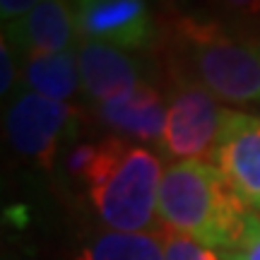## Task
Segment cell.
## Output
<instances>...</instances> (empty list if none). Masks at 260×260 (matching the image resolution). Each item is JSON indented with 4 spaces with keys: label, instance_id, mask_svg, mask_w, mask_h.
Masks as SVG:
<instances>
[{
    "label": "cell",
    "instance_id": "8",
    "mask_svg": "<svg viewBox=\"0 0 260 260\" xmlns=\"http://www.w3.org/2000/svg\"><path fill=\"white\" fill-rule=\"evenodd\" d=\"M3 37L19 53H60L80 44L73 0H41L29 15L3 24Z\"/></svg>",
    "mask_w": 260,
    "mask_h": 260
},
{
    "label": "cell",
    "instance_id": "16",
    "mask_svg": "<svg viewBox=\"0 0 260 260\" xmlns=\"http://www.w3.org/2000/svg\"><path fill=\"white\" fill-rule=\"evenodd\" d=\"M222 260H260V214L251 217V224L243 234V239L234 251H224Z\"/></svg>",
    "mask_w": 260,
    "mask_h": 260
},
{
    "label": "cell",
    "instance_id": "15",
    "mask_svg": "<svg viewBox=\"0 0 260 260\" xmlns=\"http://www.w3.org/2000/svg\"><path fill=\"white\" fill-rule=\"evenodd\" d=\"M17 53L19 51L10 44L8 39H0V68H3V73H0V94L3 96L17 92L15 89L17 87V75H22L17 65Z\"/></svg>",
    "mask_w": 260,
    "mask_h": 260
},
{
    "label": "cell",
    "instance_id": "3",
    "mask_svg": "<svg viewBox=\"0 0 260 260\" xmlns=\"http://www.w3.org/2000/svg\"><path fill=\"white\" fill-rule=\"evenodd\" d=\"M161 159L140 142L106 138L84 183L96 210L109 229L147 232L157 219Z\"/></svg>",
    "mask_w": 260,
    "mask_h": 260
},
{
    "label": "cell",
    "instance_id": "2",
    "mask_svg": "<svg viewBox=\"0 0 260 260\" xmlns=\"http://www.w3.org/2000/svg\"><path fill=\"white\" fill-rule=\"evenodd\" d=\"M157 214L164 229L183 234L207 248L234 251L255 214L212 161H171L159 183Z\"/></svg>",
    "mask_w": 260,
    "mask_h": 260
},
{
    "label": "cell",
    "instance_id": "13",
    "mask_svg": "<svg viewBox=\"0 0 260 260\" xmlns=\"http://www.w3.org/2000/svg\"><path fill=\"white\" fill-rule=\"evenodd\" d=\"M212 10V17L229 27L251 31L253 27L260 29V0H207Z\"/></svg>",
    "mask_w": 260,
    "mask_h": 260
},
{
    "label": "cell",
    "instance_id": "9",
    "mask_svg": "<svg viewBox=\"0 0 260 260\" xmlns=\"http://www.w3.org/2000/svg\"><path fill=\"white\" fill-rule=\"evenodd\" d=\"M80 82L92 104H102L142 84V65L130 51L104 41L77 44Z\"/></svg>",
    "mask_w": 260,
    "mask_h": 260
},
{
    "label": "cell",
    "instance_id": "4",
    "mask_svg": "<svg viewBox=\"0 0 260 260\" xmlns=\"http://www.w3.org/2000/svg\"><path fill=\"white\" fill-rule=\"evenodd\" d=\"M77 125V109L31 89H19L5 113V133L12 149L44 171L56 167L60 142Z\"/></svg>",
    "mask_w": 260,
    "mask_h": 260
},
{
    "label": "cell",
    "instance_id": "7",
    "mask_svg": "<svg viewBox=\"0 0 260 260\" xmlns=\"http://www.w3.org/2000/svg\"><path fill=\"white\" fill-rule=\"evenodd\" d=\"M212 164L243 203L260 210V118L226 109L217 135Z\"/></svg>",
    "mask_w": 260,
    "mask_h": 260
},
{
    "label": "cell",
    "instance_id": "18",
    "mask_svg": "<svg viewBox=\"0 0 260 260\" xmlns=\"http://www.w3.org/2000/svg\"><path fill=\"white\" fill-rule=\"evenodd\" d=\"M41 0H0V17H3V24H10V22H17L24 15H29L31 10L37 8Z\"/></svg>",
    "mask_w": 260,
    "mask_h": 260
},
{
    "label": "cell",
    "instance_id": "5",
    "mask_svg": "<svg viewBox=\"0 0 260 260\" xmlns=\"http://www.w3.org/2000/svg\"><path fill=\"white\" fill-rule=\"evenodd\" d=\"M222 102L205 87L188 80H171L169 118L161 149L169 157L212 161L217 135L224 121Z\"/></svg>",
    "mask_w": 260,
    "mask_h": 260
},
{
    "label": "cell",
    "instance_id": "17",
    "mask_svg": "<svg viewBox=\"0 0 260 260\" xmlns=\"http://www.w3.org/2000/svg\"><path fill=\"white\" fill-rule=\"evenodd\" d=\"M96 152H99V142H82V145H77V147L70 149V154L65 159V169H68V174H73V176L82 178L87 176V171L92 169L94 159H96Z\"/></svg>",
    "mask_w": 260,
    "mask_h": 260
},
{
    "label": "cell",
    "instance_id": "19",
    "mask_svg": "<svg viewBox=\"0 0 260 260\" xmlns=\"http://www.w3.org/2000/svg\"><path fill=\"white\" fill-rule=\"evenodd\" d=\"M159 3H161V5H169V0H159Z\"/></svg>",
    "mask_w": 260,
    "mask_h": 260
},
{
    "label": "cell",
    "instance_id": "12",
    "mask_svg": "<svg viewBox=\"0 0 260 260\" xmlns=\"http://www.w3.org/2000/svg\"><path fill=\"white\" fill-rule=\"evenodd\" d=\"M73 260H167L164 236L149 232H106L87 241Z\"/></svg>",
    "mask_w": 260,
    "mask_h": 260
},
{
    "label": "cell",
    "instance_id": "1",
    "mask_svg": "<svg viewBox=\"0 0 260 260\" xmlns=\"http://www.w3.org/2000/svg\"><path fill=\"white\" fill-rule=\"evenodd\" d=\"M159 37L171 80L200 84L232 106L260 104V34L169 8Z\"/></svg>",
    "mask_w": 260,
    "mask_h": 260
},
{
    "label": "cell",
    "instance_id": "14",
    "mask_svg": "<svg viewBox=\"0 0 260 260\" xmlns=\"http://www.w3.org/2000/svg\"><path fill=\"white\" fill-rule=\"evenodd\" d=\"M164 255L167 260H222L214 248L188 239L183 234H174L164 229Z\"/></svg>",
    "mask_w": 260,
    "mask_h": 260
},
{
    "label": "cell",
    "instance_id": "6",
    "mask_svg": "<svg viewBox=\"0 0 260 260\" xmlns=\"http://www.w3.org/2000/svg\"><path fill=\"white\" fill-rule=\"evenodd\" d=\"M80 41H104L125 51L157 46L161 29L147 0H73Z\"/></svg>",
    "mask_w": 260,
    "mask_h": 260
},
{
    "label": "cell",
    "instance_id": "10",
    "mask_svg": "<svg viewBox=\"0 0 260 260\" xmlns=\"http://www.w3.org/2000/svg\"><path fill=\"white\" fill-rule=\"evenodd\" d=\"M96 116L106 128L133 142H159L164 138L169 118V104L152 84H138L135 89L96 104Z\"/></svg>",
    "mask_w": 260,
    "mask_h": 260
},
{
    "label": "cell",
    "instance_id": "11",
    "mask_svg": "<svg viewBox=\"0 0 260 260\" xmlns=\"http://www.w3.org/2000/svg\"><path fill=\"white\" fill-rule=\"evenodd\" d=\"M22 84L24 89L44 94L56 102L73 99L80 82L77 48H68L60 53H29L22 65Z\"/></svg>",
    "mask_w": 260,
    "mask_h": 260
}]
</instances>
